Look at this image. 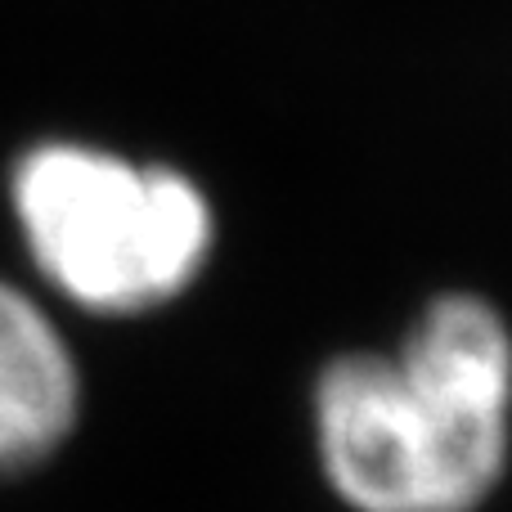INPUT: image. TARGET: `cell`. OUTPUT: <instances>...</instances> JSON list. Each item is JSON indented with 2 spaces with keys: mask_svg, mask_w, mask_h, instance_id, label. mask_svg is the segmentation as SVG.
Masks as SVG:
<instances>
[{
  "mask_svg": "<svg viewBox=\"0 0 512 512\" xmlns=\"http://www.w3.org/2000/svg\"><path fill=\"white\" fill-rule=\"evenodd\" d=\"M9 198L36 270L95 315L176 301L216 243L212 203L185 171L95 144L27 149Z\"/></svg>",
  "mask_w": 512,
  "mask_h": 512,
  "instance_id": "obj_2",
  "label": "cell"
},
{
  "mask_svg": "<svg viewBox=\"0 0 512 512\" xmlns=\"http://www.w3.org/2000/svg\"><path fill=\"white\" fill-rule=\"evenodd\" d=\"M315 450L351 512H477L512 454V328L441 292L396 351H346L310 396Z\"/></svg>",
  "mask_w": 512,
  "mask_h": 512,
  "instance_id": "obj_1",
  "label": "cell"
},
{
  "mask_svg": "<svg viewBox=\"0 0 512 512\" xmlns=\"http://www.w3.org/2000/svg\"><path fill=\"white\" fill-rule=\"evenodd\" d=\"M81 409L77 360L54 319L0 279V477L45 463Z\"/></svg>",
  "mask_w": 512,
  "mask_h": 512,
  "instance_id": "obj_3",
  "label": "cell"
}]
</instances>
